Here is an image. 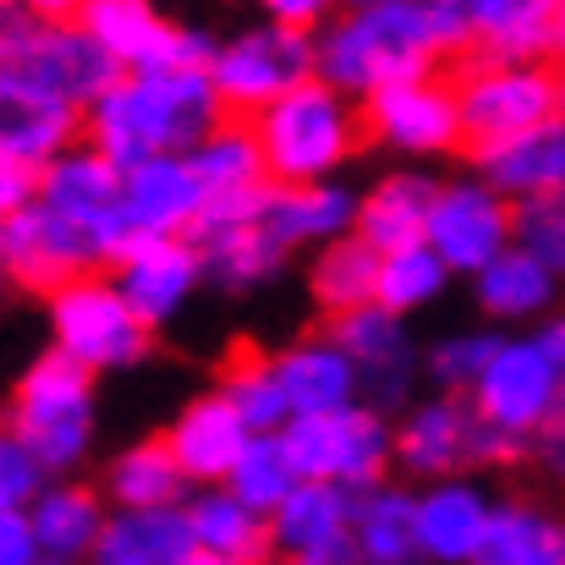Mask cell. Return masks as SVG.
Masks as SVG:
<instances>
[{
    "mask_svg": "<svg viewBox=\"0 0 565 565\" xmlns=\"http://www.w3.org/2000/svg\"><path fill=\"white\" fill-rule=\"evenodd\" d=\"M456 50H472L467 0H363L319 33V83L374 99L379 88L434 77V61Z\"/></svg>",
    "mask_w": 565,
    "mask_h": 565,
    "instance_id": "cell-1",
    "label": "cell"
},
{
    "mask_svg": "<svg viewBox=\"0 0 565 565\" xmlns=\"http://www.w3.org/2000/svg\"><path fill=\"white\" fill-rule=\"evenodd\" d=\"M116 55L61 6H6L0 28V105L88 110L121 83Z\"/></svg>",
    "mask_w": 565,
    "mask_h": 565,
    "instance_id": "cell-2",
    "label": "cell"
},
{
    "mask_svg": "<svg viewBox=\"0 0 565 565\" xmlns=\"http://www.w3.org/2000/svg\"><path fill=\"white\" fill-rule=\"evenodd\" d=\"M88 143L116 160L121 171H138L149 160L192 154L214 127H225V105L209 83V72H166V77H121L94 110H88Z\"/></svg>",
    "mask_w": 565,
    "mask_h": 565,
    "instance_id": "cell-3",
    "label": "cell"
},
{
    "mask_svg": "<svg viewBox=\"0 0 565 565\" xmlns=\"http://www.w3.org/2000/svg\"><path fill=\"white\" fill-rule=\"evenodd\" d=\"M253 132H258L275 188H313V182H330V171L341 160H352L363 110H352V99L341 88L313 77L297 94H286L280 105H269L253 121Z\"/></svg>",
    "mask_w": 565,
    "mask_h": 565,
    "instance_id": "cell-4",
    "label": "cell"
},
{
    "mask_svg": "<svg viewBox=\"0 0 565 565\" xmlns=\"http://www.w3.org/2000/svg\"><path fill=\"white\" fill-rule=\"evenodd\" d=\"M6 434L28 456H39L44 472H72L94 439V374L61 352L33 358L11 390Z\"/></svg>",
    "mask_w": 565,
    "mask_h": 565,
    "instance_id": "cell-5",
    "label": "cell"
},
{
    "mask_svg": "<svg viewBox=\"0 0 565 565\" xmlns=\"http://www.w3.org/2000/svg\"><path fill=\"white\" fill-rule=\"evenodd\" d=\"M313 77H319V39L291 33L280 22L231 33L209 66V83H214L225 116H236V121H258L269 105H280L286 94H297Z\"/></svg>",
    "mask_w": 565,
    "mask_h": 565,
    "instance_id": "cell-6",
    "label": "cell"
},
{
    "mask_svg": "<svg viewBox=\"0 0 565 565\" xmlns=\"http://www.w3.org/2000/svg\"><path fill=\"white\" fill-rule=\"evenodd\" d=\"M302 483H335L347 494H369L384 483V467L395 461V423L374 406H347L324 417H291L280 434Z\"/></svg>",
    "mask_w": 565,
    "mask_h": 565,
    "instance_id": "cell-7",
    "label": "cell"
},
{
    "mask_svg": "<svg viewBox=\"0 0 565 565\" xmlns=\"http://www.w3.org/2000/svg\"><path fill=\"white\" fill-rule=\"evenodd\" d=\"M461 99V127L472 149L522 138L533 127L565 121V72L555 66H500V61H472L456 77Z\"/></svg>",
    "mask_w": 565,
    "mask_h": 565,
    "instance_id": "cell-8",
    "label": "cell"
},
{
    "mask_svg": "<svg viewBox=\"0 0 565 565\" xmlns=\"http://www.w3.org/2000/svg\"><path fill=\"white\" fill-rule=\"evenodd\" d=\"M50 352L72 358L88 374L132 369L149 352V324L132 313L116 275H83L50 297Z\"/></svg>",
    "mask_w": 565,
    "mask_h": 565,
    "instance_id": "cell-9",
    "label": "cell"
},
{
    "mask_svg": "<svg viewBox=\"0 0 565 565\" xmlns=\"http://www.w3.org/2000/svg\"><path fill=\"white\" fill-rule=\"evenodd\" d=\"M77 22L116 55L127 77H166V72H209L220 44L209 28H188L160 17L143 0H83Z\"/></svg>",
    "mask_w": 565,
    "mask_h": 565,
    "instance_id": "cell-10",
    "label": "cell"
},
{
    "mask_svg": "<svg viewBox=\"0 0 565 565\" xmlns=\"http://www.w3.org/2000/svg\"><path fill=\"white\" fill-rule=\"evenodd\" d=\"M467 401L489 428H500L522 445H539V434L555 423L565 401V374L539 347V335H505L489 374L478 379V390Z\"/></svg>",
    "mask_w": 565,
    "mask_h": 565,
    "instance_id": "cell-11",
    "label": "cell"
},
{
    "mask_svg": "<svg viewBox=\"0 0 565 565\" xmlns=\"http://www.w3.org/2000/svg\"><path fill=\"white\" fill-rule=\"evenodd\" d=\"M275 182L258 192H236V198H209V214L198 225V253H203V275L225 291H253L264 280L280 275L286 247L275 242V231L264 225Z\"/></svg>",
    "mask_w": 565,
    "mask_h": 565,
    "instance_id": "cell-12",
    "label": "cell"
},
{
    "mask_svg": "<svg viewBox=\"0 0 565 565\" xmlns=\"http://www.w3.org/2000/svg\"><path fill=\"white\" fill-rule=\"evenodd\" d=\"M428 247L450 275H483L500 253L516 247V203H505L489 182H445L428 214Z\"/></svg>",
    "mask_w": 565,
    "mask_h": 565,
    "instance_id": "cell-13",
    "label": "cell"
},
{
    "mask_svg": "<svg viewBox=\"0 0 565 565\" xmlns=\"http://www.w3.org/2000/svg\"><path fill=\"white\" fill-rule=\"evenodd\" d=\"M363 132L379 138L384 149H395V154H412V160L450 154L467 138L456 83H445L434 72V77H412V83L379 88L374 99H363Z\"/></svg>",
    "mask_w": 565,
    "mask_h": 565,
    "instance_id": "cell-14",
    "label": "cell"
},
{
    "mask_svg": "<svg viewBox=\"0 0 565 565\" xmlns=\"http://www.w3.org/2000/svg\"><path fill=\"white\" fill-rule=\"evenodd\" d=\"M0 264L22 291H66L72 280H83L99 264V247L88 231H77L72 220H61L55 209L33 203L22 214L0 220Z\"/></svg>",
    "mask_w": 565,
    "mask_h": 565,
    "instance_id": "cell-15",
    "label": "cell"
},
{
    "mask_svg": "<svg viewBox=\"0 0 565 565\" xmlns=\"http://www.w3.org/2000/svg\"><path fill=\"white\" fill-rule=\"evenodd\" d=\"M198 280H203V253L192 236H138L132 253L116 264V286L149 330L171 324L188 308Z\"/></svg>",
    "mask_w": 565,
    "mask_h": 565,
    "instance_id": "cell-16",
    "label": "cell"
},
{
    "mask_svg": "<svg viewBox=\"0 0 565 565\" xmlns=\"http://www.w3.org/2000/svg\"><path fill=\"white\" fill-rule=\"evenodd\" d=\"M324 335H335V347L352 358V369L363 379V406L390 412L412 395V379H417V347L406 335V324L384 308H363L352 319H335L324 324Z\"/></svg>",
    "mask_w": 565,
    "mask_h": 565,
    "instance_id": "cell-17",
    "label": "cell"
},
{
    "mask_svg": "<svg viewBox=\"0 0 565 565\" xmlns=\"http://www.w3.org/2000/svg\"><path fill=\"white\" fill-rule=\"evenodd\" d=\"M472 456H478V412L467 395L412 401L406 417L395 423V467H406L412 478L439 483Z\"/></svg>",
    "mask_w": 565,
    "mask_h": 565,
    "instance_id": "cell-18",
    "label": "cell"
},
{
    "mask_svg": "<svg viewBox=\"0 0 565 565\" xmlns=\"http://www.w3.org/2000/svg\"><path fill=\"white\" fill-rule=\"evenodd\" d=\"M253 439H258V434L242 423V412H236L220 390L188 401V406L177 412V423L166 428L171 456L182 461L188 483H198V489H225Z\"/></svg>",
    "mask_w": 565,
    "mask_h": 565,
    "instance_id": "cell-19",
    "label": "cell"
},
{
    "mask_svg": "<svg viewBox=\"0 0 565 565\" xmlns=\"http://www.w3.org/2000/svg\"><path fill=\"white\" fill-rule=\"evenodd\" d=\"M489 522H494V500L467 478H439L417 494V539L428 565H478Z\"/></svg>",
    "mask_w": 565,
    "mask_h": 565,
    "instance_id": "cell-20",
    "label": "cell"
},
{
    "mask_svg": "<svg viewBox=\"0 0 565 565\" xmlns=\"http://www.w3.org/2000/svg\"><path fill=\"white\" fill-rule=\"evenodd\" d=\"M203 214H209V188L198 182L188 154L127 171V220L138 236H198Z\"/></svg>",
    "mask_w": 565,
    "mask_h": 565,
    "instance_id": "cell-21",
    "label": "cell"
},
{
    "mask_svg": "<svg viewBox=\"0 0 565 565\" xmlns=\"http://www.w3.org/2000/svg\"><path fill=\"white\" fill-rule=\"evenodd\" d=\"M478 182L500 192L505 203H533V198H561L565 192V121L533 127L522 138L472 149Z\"/></svg>",
    "mask_w": 565,
    "mask_h": 565,
    "instance_id": "cell-22",
    "label": "cell"
},
{
    "mask_svg": "<svg viewBox=\"0 0 565 565\" xmlns=\"http://www.w3.org/2000/svg\"><path fill=\"white\" fill-rule=\"evenodd\" d=\"M275 369H280V384H286L297 417H324V412H347L363 401V379L352 369V358L324 330L308 341H291L275 358Z\"/></svg>",
    "mask_w": 565,
    "mask_h": 565,
    "instance_id": "cell-23",
    "label": "cell"
},
{
    "mask_svg": "<svg viewBox=\"0 0 565 565\" xmlns=\"http://www.w3.org/2000/svg\"><path fill=\"white\" fill-rule=\"evenodd\" d=\"M561 6L550 0H472V50L500 66H539L555 50Z\"/></svg>",
    "mask_w": 565,
    "mask_h": 565,
    "instance_id": "cell-24",
    "label": "cell"
},
{
    "mask_svg": "<svg viewBox=\"0 0 565 565\" xmlns=\"http://www.w3.org/2000/svg\"><path fill=\"white\" fill-rule=\"evenodd\" d=\"M358 209L363 198L341 188V182H313V188H275L269 192V209H264V225L275 231V242L291 253V247H330L341 236L358 231Z\"/></svg>",
    "mask_w": 565,
    "mask_h": 565,
    "instance_id": "cell-25",
    "label": "cell"
},
{
    "mask_svg": "<svg viewBox=\"0 0 565 565\" xmlns=\"http://www.w3.org/2000/svg\"><path fill=\"white\" fill-rule=\"evenodd\" d=\"M352 527H358V494H347L335 483H297V494L269 516V539L291 561H308L330 544H347Z\"/></svg>",
    "mask_w": 565,
    "mask_h": 565,
    "instance_id": "cell-26",
    "label": "cell"
},
{
    "mask_svg": "<svg viewBox=\"0 0 565 565\" xmlns=\"http://www.w3.org/2000/svg\"><path fill=\"white\" fill-rule=\"evenodd\" d=\"M182 511H188L192 550L198 555H220L231 565H264V555L275 550L269 516L247 511L231 489H192Z\"/></svg>",
    "mask_w": 565,
    "mask_h": 565,
    "instance_id": "cell-27",
    "label": "cell"
},
{
    "mask_svg": "<svg viewBox=\"0 0 565 565\" xmlns=\"http://www.w3.org/2000/svg\"><path fill=\"white\" fill-rule=\"evenodd\" d=\"M434 198H439V188H434L428 177H417V171H395V177H384V182L369 188L363 209H358V236L374 247L379 258L428 242Z\"/></svg>",
    "mask_w": 565,
    "mask_h": 565,
    "instance_id": "cell-28",
    "label": "cell"
},
{
    "mask_svg": "<svg viewBox=\"0 0 565 565\" xmlns=\"http://www.w3.org/2000/svg\"><path fill=\"white\" fill-rule=\"evenodd\" d=\"M33 539L44 550V561H94L110 511L99 505V494L77 489V483H50L33 505H28Z\"/></svg>",
    "mask_w": 565,
    "mask_h": 565,
    "instance_id": "cell-29",
    "label": "cell"
},
{
    "mask_svg": "<svg viewBox=\"0 0 565 565\" xmlns=\"http://www.w3.org/2000/svg\"><path fill=\"white\" fill-rule=\"evenodd\" d=\"M105 489H110L116 511H182L192 483L166 439H138L110 461Z\"/></svg>",
    "mask_w": 565,
    "mask_h": 565,
    "instance_id": "cell-30",
    "label": "cell"
},
{
    "mask_svg": "<svg viewBox=\"0 0 565 565\" xmlns=\"http://www.w3.org/2000/svg\"><path fill=\"white\" fill-rule=\"evenodd\" d=\"M308 291H313V302L324 308L330 324L352 319L363 308H379V253L358 231L319 247L313 264H308Z\"/></svg>",
    "mask_w": 565,
    "mask_h": 565,
    "instance_id": "cell-31",
    "label": "cell"
},
{
    "mask_svg": "<svg viewBox=\"0 0 565 565\" xmlns=\"http://www.w3.org/2000/svg\"><path fill=\"white\" fill-rule=\"evenodd\" d=\"M192 555L188 511H110L88 565H182Z\"/></svg>",
    "mask_w": 565,
    "mask_h": 565,
    "instance_id": "cell-32",
    "label": "cell"
},
{
    "mask_svg": "<svg viewBox=\"0 0 565 565\" xmlns=\"http://www.w3.org/2000/svg\"><path fill=\"white\" fill-rule=\"evenodd\" d=\"M352 544H358L363 565H428L423 539H417V494L390 489V483L358 494Z\"/></svg>",
    "mask_w": 565,
    "mask_h": 565,
    "instance_id": "cell-33",
    "label": "cell"
},
{
    "mask_svg": "<svg viewBox=\"0 0 565 565\" xmlns=\"http://www.w3.org/2000/svg\"><path fill=\"white\" fill-rule=\"evenodd\" d=\"M478 565H565V522L533 500H500Z\"/></svg>",
    "mask_w": 565,
    "mask_h": 565,
    "instance_id": "cell-34",
    "label": "cell"
},
{
    "mask_svg": "<svg viewBox=\"0 0 565 565\" xmlns=\"http://www.w3.org/2000/svg\"><path fill=\"white\" fill-rule=\"evenodd\" d=\"M472 291H478V308H483L489 319H500V324H527V319H550L561 280H555L539 258H527L522 247H511V253H500V258L472 280Z\"/></svg>",
    "mask_w": 565,
    "mask_h": 565,
    "instance_id": "cell-35",
    "label": "cell"
},
{
    "mask_svg": "<svg viewBox=\"0 0 565 565\" xmlns=\"http://www.w3.org/2000/svg\"><path fill=\"white\" fill-rule=\"evenodd\" d=\"M188 160H192V171H198V182L209 188V198H236V192L269 188V166H264V149H258L253 121L214 127Z\"/></svg>",
    "mask_w": 565,
    "mask_h": 565,
    "instance_id": "cell-36",
    "label": "cell"
},
{
    "mask_svg": "<svg viewBox=\"0 0 565 565\" xmlns=\"http://www.w3.org/2000/svg\"><path fill=\"white\" fill-rule=\"evenodd\" d=\"M77 110H50V105H6L0 116V160L50 171L61 154L77 149Z\"/></svg>",
    "mask_w": 565,
    "mask_h": 565,
    "instance_id": "cell-37",
    "label": "cell"
},
{
    "mask_svg": "<svg viewBox=\"0 0 565 565\" xmlns=\"http://www.w3.org/2000/svg\"><path fill=\"white\" fill-rule=\"evenodd\" d=\"M220 395L242 412V423L253 434H286L291 428V395L280 384V369L275 358H258V352H236L220 374Z\"/></svg>",
    "mask_w": 565,
    "mask_h": 565,
    "instance_id": "cell-38",
    "label": "cell"
},
{
    "mask_svg": "<svg viewBox=\"0 0 565 565\" xmlns=\"http://www.w3.org/2000/svg\"><path fill=\"white\" fill-rule=\"evenodd\" d=\"M297 483H302V472H297V461H291L286 439H280V434H258V439L247 445V456H242V467L231 472V483H225V489H231L247 511L275 516V511L297 494Z\"/></svg>",
    "mask_w": 565,
    "mask_h": 565,
    "instance_id": "cell-39",
    "label": "cell"
},
{
    "mask_svg": "<svg viewBox=\"0 0 565 565\" xmlns=\"http://www.w3.org/2000/svg\"><path fill=\"white\" fill-rule=\"evenodd\" d=\"M445 280H450V269H445V258L428 242L401 247V253H384L379 258V308L395 313V319H406V313L439 302Z\"/></svg>",
    "mask_w": 565,
    "mask_h": 565,
    "instance_id": "cell-40",
    "label": "cell"
},
{
    "mask_svg": "<svg viewBox=\"0 0 565 565\" xmlns=\"http://www.w3.org/2000/svg\"><path fill=\"white\" fill-rule=\"evenodd\" d=\"M505 335H489V330H461V335H439L428 347V379L445 390V395H472L478 379L489 374L494 352H500Z\"/></svg>",
    "mask_w": 565,
    "mask_h": 565,
    "instance_id": "cell-41",
    "label": "cell"
},
{
    "mask_svg": "<svg viewBox=\"0 0 565 565\" xmlns=\"http://www.w3.org/2000/svg\"><path fill=\"white\" fill-rule=\"evenodd\" d=\"M516 247L539 258L555 280H565V192L516 203Z\"/></svg>",
    "mask_w": 565,
    "mask_h": 565,
    "instance_id": "cell-42",
    "label": "cell"
},
{
    "mask_svg": "<svg viewBox=\"0 0 565 565\" xmlns=\"http://www.w3.org/2000/svg\"><path fill=\"white\" fill-rule=\"evenodd\" d=\"M50 472L39 467V456H28L11 434H6V445H0V511H28L50 483H44Z\"/></svg>",
    "mask_w": 565,
    "mask_h": 565,
    "instance_id": "cell-43",
    "label": "cell"
},
{
    "mask_svg": "<svg viewBox=\"0 0 565 565\" xmlns=\"http://www.w3.org/2000/svg\"><path fill=\"white\" fill-rule=\"evenodd\" d=\"M44 550L33 539L28 511H0V565H39Z\"/></svg>",
    "mask_w": 565,
    "mask_h": 565,
    "instance_id": "cell-44",
    "label": "cell"
},
{
    "mask_svg": "<svg viewBox=\"0 0 565 565\" xmlns=\"http://www.w3.org/2000/svg\"><path fill=\"white\" fill-rule=\"evenodd\" d=\"M39 188H44V171L17 166V160H0V214L33 209V203H39Z\"/></svg>",
    "mask_w": 565,
    "mask_h": 565,
    "instance_id": "cell-45",
    "label": "cell"
},
{
    "mask_svg": "<svg viewBox=\"0 0 565 565\" xmlns=\"http://www.w3.org/2000/svg\"><path fill=\"white\" fill-rule=\"evenodd\" d=\"M269 22L319 39V33L330 28V6H319V0H275V6H269Z\"/></svg>",
    "mask_w": 565,
    "mask_h": 565,
    "instance_id": "cell-46",
    "label": "cell"
},
{
    "mask_svg": "<svg viewBox=\"0 0 565 565\" xmlns=\"http://www.w3.org/2000/svg\"><path fill=\"white\" fill-rule=\"evenodd\" d=\"M539 456H544L550 478H561L565 483V401H561V412H555V423L539 434Z\"/></svg>",
    "mask_w": 565,
    "mask_h": 565,
    "instance_id": "cell-47",
    "label": "cell"
},
{
    "mask_svg": "<svg viewBox=\"0 0 565 565\" xmlns=\"http://www.w3.org/2000/svg\"><path fill=\"white\" fill-rule=\"evenodd\" d=\"M539 347L555 358V369L565 374V313H555V319H544V324H539Z\"/></svg>",
    "mask_w": 565,
    "mask_h": 565,
    "instance_id": "cell-48",
    "label": "cell"
},
{
    "mask_svg": "<svg viewBox=\"0 0 565 565\" xmlns=\"http://www.w3.org/2000/svg\"><path fill=\"white\" fill-rule=\"evenodd\" d=\"M291 565H363V555H358V544L347 539V544H330V550H319V555H308V561H291Z\"/></svg>",
    "mask_w": 565,
    "mask_h": 565,
    "instance_id": "cell-49",
    "label": "cell"
},
{
    "mask_svg": "<svg viewBox=\"0 0 565 565\" xmlns=\"http://www.w3.org/2000/svg\"><path fill=\"white\" fill-rule=\"evenodd\" d=\"M555 55L565 61V6H561V22H555Z\"/></svg>",
    "mask_w": 565,
    "mask_h": 565,
    "instance_id": "cell-50",
    "label": "cell"
},
{
    "mask_svg": "<svg viewBox=\"0 0 565 565\" xmlns=\"http://www.w3.org/2000/svg\"><path fill=\"white\" fill-rule=\"evenodd\" d=\"M182 565H231V561H220V555H198V550H192Z\"/></svg>",
    "mask_w": 565,
    "mask_h": 565,
    "instance_id": "cell-51",
    "label": "cell"
},
{
    "mask_svg": "<svg viewBox=\"0 0 565 565\" xmlns=\"http://www.w3.org/2000/svg\"><path fill=\"white\" fill-rule=\"evenodd\" d=\"M39 565H88V561H39Z\"/></svg>",
    "mask_w": 565,
    "mask_h": 565,
    "instance_id": "cell-52",
    "label": "cell"
}]
</instances>
